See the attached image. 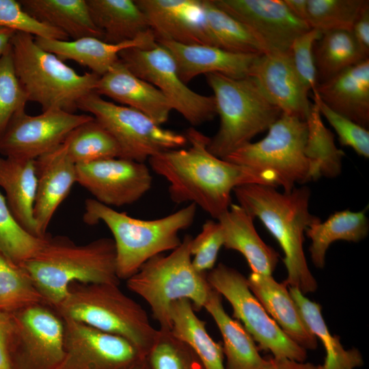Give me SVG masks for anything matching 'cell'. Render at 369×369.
<instances>
[{
  "instance_id": "6da1fadb",
  "label": "cell",
  "mask_w": 369,
  "mask_h": 369,
  "mask_svg": "<svg viewBox=\"0 0 369 369\" xmlns=\"http://www.w3.org/2000/svg\"><path fill=\"white\" fill-rule=\"evenodd\" d=\"M185 136L187 148L167 150L148 161L152 171L168 182L173 202L194 204L217 220L232 204L235 188L247 184L276 187L270 176L213 155L208 150L210 137L195 128Z\"/></svg>"
},
{
  "instance_id": "7a4b0ae2",
  "label": "cell",
  "mask_w": 369,
  "mask_h": 369,
  "mask_svg": "<svg viewBox=\"0 0 369 369\" xmlns=\"http://www.w3.org/2000/svg\"><path fill=\"white\" fill-rule=\"evenodd\" d=\"M233 193L238 205L253 219H260L280 245L287 270L283 283L303 295L316 291L318 284L303 247L306 229L320 219L310 213V189L295 187L279 192L274 187L247 184L235 188Z\"/></svg>"
},
{
  "instance_id": "3957f363",
  "label": "cell",
  "mask_w": 369,
  "mask_h": 369,
  "mask_svg": "<svg viewBox=\"0 0 369 369\" xmlns=\"http://www.w3.org/2000/svg\"><path fill=\"white\" fill-rule=\"evenodd\" d=\"M41 295L44 304L55 309L74 284H114L116 251L113 238H100L76 245L65 237L46 236L42 247L20 265Z\"/></svg>"
},
{
  "instance_id": "277c9868",
  "label": "cell",
  "mask_w": 369,
  "mask_h": 369,
  "mask_svg": "<svg viewBox=\"0 0 369 369\" xmlns=\"http://www.w3.org/2000/svg\"><path fill=\"white\" fill-rule=\"evenodd\" d=\"M194 204L165 217L152 220L132 217L94 199L85 201L83 221L89 225L102 222L110 230L115 246L117 275L127 279L151 258L180 245L178 234L193 222Z\"/></svg>"
},
{
  "instance_id": "5b68a950",
  "label": "cell",
  "mask_w": 369,
  "mask_h": 369,
  "mask_svg": "<svg viewBox=\"0 0 369 369\" xmlns=\"http://www.w3.org/2000/svg\"><path fill=\"white\" fill-rule=\"evenodd\" d=\"M74 320L130 341L146 357L158 333L144 308L114 284H74L55 309Z\"/></svg>"
},
{
  "instance_id": "8992f818",
  "label": "cell",
  "mask_w": 369,
  "mask_h": 369,
  "mask_svg": "<svg viewBox=\"0 0 369 369\" xmlns=\"http://www.w3.org/2000/svg\"><path fill=\"white\" fill-rule=\"evenodd\" d=\"M11 51L16 74L28 102L39 104L42 111L59 109L74 113L79 100L95 92L100 76L92 72L77 73L40 47L30 34L16 32Z\"/></svg>"
},
{
  "instance_id": "52a82bcc",
  "label": "cell",
  "mask_w": 369,
  "mask_h": 369,
  "mask_svg": "<svg viewBox=\"0 0 369 369\" xmlns=\"http://www.w3.org/2000/svg\"><path fill=\"white\" fill-rule=\"evenodd\" d=\"M192 238L191 235H185L169 254L151 258L126 279L127 288L148 304L161 330L171 329L172 303L187 299L199 311L204 308L212 290L206 273L197 271L192 265Z\"/></svg>"
},
{
  "instance_id": "ba28073f",
  "label": "cell",
  "mask_w": 369,
  "mask_h": 369,
  "mask_svg": "<svg viewBox=\"0 0 369 369\" xmlns=\"http://www.w3.org/2000/svg\"><path fill=\"white\" fill-rule=\"evenodd\" d=\"M213 92L220 124L208 150L215 156L228 155L269 129L282 115L250 77L232 78L219 73L205 75Z\"/></svg>"
},
{
  "instance_id": "9c48e42d",
  "label": "cell",
  "mask_w": 369,
  "mask_h": 369,
  "mask_svg": "<svg viewBox=\"0 0 369 369\" xmlns=\"http://www.w3.org/2000/svg\"><path fill=\"white\" fill-rule=\"evenodd\" d=\"M307 139L306 121L282 113L263 139L243 146L223 159L266 174L276 187L290 191L295 184L312 180Z\"/></svg>"
},
{
  "instance_id": "30bf717a",
  "label": "cell",
  "mask_w": 369,
  "mask_h": 369,
  "mask_svg": "<svg viewBox=\"0 0 369 369\" xmlns=\"http://www.w3.org/2000/svg\"><path fill=\"white\" fill-rule=\"evenodd\" d=\"M78 109L90 113L109 131L120 148V158L145 163L188 144L185 135L164 128L143 113L107 101L96 92L83 97Z\"/></svg>"
},
{
  "instance_id": "8fae6325",
  "label": "cell",
  "mask_w": 369,
  "mask_h": 369,
  "mask_svg": "<svg viewBox=\"0 0 369 369\" xmlns=\"http://www.w3.org/2000/svg\"><path fill=\"white\" fill-rule=\"evenodd\" d=\"M206 277L210 287L230 303L233 316L242 323L260 348L271 352L274 357L305 361L307 350L286 335L271 318L243 274L219 263Z\"/></svg>"
},
{
  "instance_id": "7c38bea8",
  "label": "cell",
  "mask_w": 369,
  "mask_h": 369,
  "mask_svg": "<svg viewBox=\"0 0 369 369\" xmlns=\"http://www.w3.org/2000/svg\"><path fill=\"white\" fill-rule=\"evenodd\" d=\"M119 59L134 74L156 87L172 109L192 126L200 125L217 115L213 96L191 90L180 78L171 54L157 42L150 48L124 49Z\"/></svg>"
},
{
  "instance_id": "4fadbf2b",
  "label": "cell",
  "mask_w": 369,
  "mask_h": 369,
  "mask_svg": "<svg viewBox=\"0 0 369 369\" xmlns=\"http://www.w3.org/2000/svg\"><path fill=\"white\" fill-rule=\"evenodd\" d=\"M12 369H57L64 355V323L57 312L38 303L13 313Z\"/></svg>"
},
{
  "instance_id": "5bb4252c",
  "label": "cell",
  "mask_w": 369,
  "mask_h": 369,
  "mask_svg": "<svg viewBox=\"0 0 369 369\" xmlns=\"http://www.w3.org/2000/svg\"><path fill=\"white\" fill-rule=\"evenodd\" d=\"M93 118L59 109L36 115L23 110L14 116L0 137V154L35 160L63 144L71 131Z\"/></svg>"
},
{
  "instance_id": "9a60e30c",
  "label": "cell",
  "mask_w": 369,
  "mask_h": 369,
  "mask_svg": "<svg viewBox=\"0 0 369 369\" xmlns=\"http://www.w3.org/2000/svg\"><path fill=\"white\" fill-rule=\"evenodd\" d=\"M64 355L57 369H127L146 358L130 341L63 319Z\"/></svg>"
},
{
  "instance_id": "2e32d148",
  "label": "cell",
  "mask_w": 369,
  "mask_h": 369,
  "mask_svg": "<svg viewBox=\"0 0 369 369\" xmlns=\"http://www.w3.org/2000/svg\"><path fill=\"white\" fill-rule=\"evenodd\" d=\"M76 166L77 182L94 200L111 208L136 202L152 184L150 169L145 163L109 158Z\"/></svg>"
},
{
  "instance_id": "e0dca14e",
  "label": "cell",
  "mask_w": 369,
  "mask_h": 369,
  "mask_svg": "<svg viewBox=\"0 0 369 369\" xmlns=\"http://www.w3.org/2000/svg\"><path fill=\"white\" fill-rule=\"evenodd\" d=\"M219 8L249 29L268 52H287L293 41L311 28L284 0H213Z\"/></svg>"
},
{
  "instance_id": "ac0fdd59",
  "label": "cell",
  "mask_w": 369,
  "mask_h": 369,
  "mask_svg": "<svg viewBox=\"0 0 369 369\" xmlns=\"http://www.w3.org/2000/svg\"><path fill=\"white\" fill-rule=\"evenodd\" d=\"M249 77L282 113L305 120L312 103L293 66L289 52H268L255 59Z\"/></svg>"
},
{
  "instance_id": "d6986e66",
  "label": "cell",
  "mask_w": 369,
  "mask_h": 369,
  "mask_svg": "<svg viewBox=\"0 0 369 369\" xmlns=\"http://www.w3.org/2000/svg\"><path fill=\"white\" fill-rule=\"evenodd\" d=\"M156 41L212 45L202 0H135Z\"/></svg>"
},
{
  "instance_id": "ffe728a7",
  "label": "cell",
  "mask_w": 369,
  "mask_h": 369,
  "mask_svg": "<svg viewBox=\"0 0 369 369\" xmlns=\"http://www.w3.org/2000/svg\"><path fill=\"white\" fill-rule=\"evenodd\" d=\"M35 165L37 189L33 215L39 237L45 238L56 210L77 182V166L64 143L35 159Z\"/></svg>"
},
{
  "instance_id": "44dd1931",
  "label": "cell",
  "mask_w": 369,
  "mask_h": 369,
  "mask_svg": "<svg viewBox=\"0 0 369 369\" xmlns=\"http://www.w3.org/2000/svg\"><path fill=\"white\" fill-rule=\"evenodd\" d=\"M156 42L171 54L180 78L186 84L200 74L210 73H219L232 78L247 77L258 56L232 53L206 44Z\"/></svg>"
},
{
  "instance_id": "7402d4cb",
  "label": "cell",
  "mask_w": 369,
  "mask_h": 369,
  "mask_svg": "<svg viewBox=\"0 0 369 369\" xmlns=\"http://www.w3.org/2000/svg\"><path fill=\"white\" fill-rule=\"evenodd\" d=\"M95 92L143 113L161 126L173 110L156 87L134 74L120 59L100 77Z\"/></svg>"
},
{
  "instance_id": "603a6c76",
  "label": "cell",
  "mask_w": 369,
  "mask_h": 369,
  "mask_svg": "<svg viewBox=\"0 0 369 369\" xmlns=\"http://www.w3.org/2000/svg\"><path fill=\"white\" fill-rule=\"evenodd\" d=\"M36 44L62 61L72 60L101 77L119 61L121 51L133 47L150 48L156 43L151 30L134 40L119 44L109 43L94 37L72 40H59L35 37Z\"/></svg>"
},
{
  "instance_id": "cb8c5ba5",
  "label": "cell",
  "mask_w": 369,
  "mask_h": 369,
  "mask_svg": "<svg viewBox=\"0 0 369 369\" xmlns=\"http://www.w3.org/2000/svg\"><path fill=\"white\" fill-rule=\"evenodd\" d=\"M315 92L335 112L367 128L369 125V59L340 72Z\"/></svg>"
},
{
  "instance_id": "d4e9b609",
  "label": "cell",
  "mask_w": 369,
  "mask_h": 369,
  "mask_svg": "<svg viewBox=\"0 0 369 369\" xmlns=\"http://www.w3.org/2000/svg\"><path fill=\"white\" fill-rule=\"evenodd\" d=\"M248 286L266 312L279 328L305 350H314L318 340L303 320L289 289L277 282L272 275L251 273Z\"/></svg>"
},
{
  "instance_id": "484cf974",
  "label": "cell",
  "mask_w": 369,
  "mask_h": 369,
  "mask_svg": "<svg viewBox=\"0 0 369 369\" xmlns=\"http://www.w3.org/2000/svg\"><path fill=\"white\" fill-rule=\"evenodd\" d=\"M254 219L241 206L231 204L217 221L223 234V246L241 253L251 273L272 275L279 254L267 245L256 232Z\"/></svg>"
},
{
  "instance_id": "4316f807",
  "label": "cell",
  "mask_w": 369,
  "mask_h": 369,
  "mask_svg": "<svg viewBox=\"0 0 369 369\" xmlns=\"http://www.w3.org/2000/svg\"><path fill=\"white\" fill-rule=\"evenodd\" d=\"M0 188L18 223L39 237L33 215L37 189L35 160L0 156Z\"/></svg>"
},
{
  "instance_id": "83f0119b",
  "label": "cell",
  "mask_w": 369,
  "mask_h": 369,
  "mask_svg": "<svg viewBox=\"0 0 369 369\" xmlns=\"http://www.w3.org/2000/svg\"><path fill=\"white\" fill-rule=\"evenodd\" d=\"M221 296L212 288L204 308L215 320L223 338L226 369H261L265 359L260 355L254 340L237 320L230 317Z\"/></svg>"
},
{
  "instance_id": "f1b7e54d",
  "label": "cell",
  "mask_w": 369,
  "mask_h": 369,
  "mask_svg": "<svg viewBox=\"0 0 369 369\" xmlns=\"http://www.w3.org/2000/svg\"><path fill=\"white\" fill-rule=\"evenodd\" d=\"M95 26L103 40L119 44L150 30L146 16L133 0H86Z\"/></svg>"
},
{
  "instance_id": "f546056e",
  "label": "cell",
  "mask_w": 369,
  "mask_h": 369,
  "mask_svg": "<svg viewBox=\"0 0 369 369\" xmlns=\"http://www.w3.org/2000/svg\"><path fill=\"white\" fill-rule=\"evenodd\" d=\"M23 9L36 20L59 29L72 40L94 37L102 33L90 16L86 0H20Z\"/></svg>"
},
{
  "instance_id": "4dcf8cb0",
  "label": "cell",
  "mask_w": 369,
  "mask_h": 369,
  "mask_svg": "<svg viewBox=\"0 0 369 369\" xmlns=\"http://www.w3.org/2000/svg\"><path fill=\"white\" fill-rule=\"evenodd\" d=\"M191 302L180 299L170 308L171 333L197 355L204 369H226L223 346L208 334L206 323L195 314Z\"/></svg>"
},
{
  "instance_id": "1f68e13d",
  "label": "cell",
  "mask_w": 369,
  "mask_h": 369,
  "mask_svg": "<svg viewBox=\"0 0 369 369\" xmlns=\"http://www.w3.org/2000/svg\"><path fill=\"white\" fill-rule=\"evenodd\" d=\"M366 209L358 212L350 210L337 211L325 221L312 223L305 230L311 240L309 247L311 260L316 268L322 269L330 245L336 241L358 242L368 233Z\"/></svg>"
},
{
  "instance_id": "d6a6232c",
  "label": "cell",
  "mask_w": 369,
  "mask_h": 369,
  "mask_svg": "<svg viewBox=\"0 0 369 369\" xmlns=\"http://www.w3.org/2000/svg\"><path fill=\"white\" fill-rule=\"evenodd\" d=\"M289 292L308 329L325 349L326 356L320 369H355L362 366L364 359L360 351L357 348L346 350L340 338L331 335L323 317L320 305L295 288H289Z\"/></svg>"
},
{
  "instance_id": "836d02e7",
  "label": "cell",
  "mask_w": 369,
  "mask_h": 369,
  "mask_svg": "<svg viewBox=\"0 0 369 369\" xmlns=\"http://www.w3.org/2000/svg\"><path fill=\"white\" fill-rule=\"evenodd\" d=\"M202 4L213 46L235 53L260 55L268 53L249 29L217 6L213 0H202Z\"/></svg>"
},
{
  "instance_id": "e575fe53",
  "label": "cell",
  "mask_w": 369,
  "mask_h": 369,
  "mask_svg": "<svg viewBox=\"0 0 369 369\" xmlns=\"http://www.w3.org/2000/svg\"><path fill=\"white\" fill-rule=\"evenodd\" d=\"M318 83L331 79L343 70L369 59L360 50L350 30L323 32L314 44Z\"/></svg>"
},
{
  "instance_id": "d590c367",
  "label": "cell",
  "mask_w": 369,
  "mask_h": 369,
  "mask_svg": "<svg viewBox=\"0 0 369 369\" xmlns=\"http://www.w3.org/2000/svg\"><path fill=\"white\" fill-rule=\"evenodd\" d=\"M305 121L308 125L305 152L311 164L312 180L323 176L329 178L338 176L344 153L336 147L333 135L323 124L314 102L311 105Z\"/></svg>"
},
{
  "instance_id": "8d00e7d4",
  "label": "cell",
  "mask_w": 369,
  "mask_h": 369,
  "mask_svg": "<svg viewBox=\"0 0 369 369\" xmlns=\"http://www.w3.org/2000/svg\"><path fill=\"white\" fill-rule=\"evenodd\" d=\"M64 143L76 165L120 158V148L109 131L94 118L71 131Z\"/></svg>"
},
{
  "instance_id": "74e56055",
  "label": "cell",
  "mask_w": 369,
  "mask_h": 369,
  "mask_svg": "<svg viewBox=\"0 0 369 369\" xmlns=\"http://www.w3.org/2000/svg\"><path fill=\"white\" fill-rule=\"evenodd\" d=\"M38 303L43 299L27 273L0 251V311L14 313Z\"/></svg>"
},
{
  "instance_id": "f35d334b",
  "label": "cell",
  "mask_w": 369,
  "mask_h": 369,
  "mask_svg": "<svg viewBox=\"0 0 369 369\" xmlns=\"http://www.w3.org/2000/svg\"><path fill=\"white\" fill-rule=\"evenodd\" d=\"M368 0H308L307 24L321 33L351 29Z\"/></svg>"
},
{
  "instance_id": "ab89813d",
  "label": "cell",
  "mask_w": 369,
  "mask_h": 369,
  "mask_svg": "<svg viewBox=\"0 0 369 369\" xmlns=\"http://www.w3.org/2000/svg\"><path fill=\"white\" fill-rule=\"evenodd\" d=\"M46 236L39 238L24 230L13 217L0 191V251L5 256L20 266L38 252Z\"/></svg>"
},
{
  "instance_id": "60d3db41",
  "label": "cell",
  "mask_w": 369,
  "mask_h": 369,
  "mask_svg": "<svg viewBox=\"0 0 369 369\" xmlns=\"http://www.w3.org/2000/svg\"><path fill=\"white\" fill-rule=\"evenodd\" d=\"M151 369H204L195 352L171 331L159 329L157 338L146 355Z\"/></svg>"
},
{
  "instance_id": "b9f144b4",
  "label": "cell",
  "mask_w": 369,
  "mask_h": 369,
  "mask_svg": "<svg viewBox=\"0 0 369 369\" xmlns=\"http://www.w3.org/2000/svg\"><path fill=\"white\" fill-rule=\"evenodd\" d=\"M27 102L14 70L10 47L0 56V137L14 116L25 110Z\"/></svg>"
},
{
  "instance_id": "7bdbcfd3",
  "label": "cell",
  "mask_w": 369,
  "mask_h": 369,
  "mask_svg": "<svg viewBox=\"0 0 369 369\" xmlns=\"http://www.w3.org/2000/svg\"><path fill=\"white\" fill-rule=\"evenodd\" d=\"M0 27L28 33L34 37L59 40L69 39L59 29L40 23L30 16L19 1L0 0Z\"/></svg>"
},
{
  "instance_id": "ee69618b",
  "label": "cell",
  "mask_w": 369,
  "mask_h": 369,
  "mask_svg": "<svg viewBox=\"0 0 369 369\" xmlns=\"http://www.w3.org/2000/svg\"><path fill=\"white\" fill-rule=\"evenodd\" d=\"M314 102L321 116L333 128L342 146L351 148L358 155L369 157V131L350 119L335 112L327 107L315 92H312Z\"/></svg>"
},
{
  "instance_id": "f6af8a7d",
  "label": "cell",
  "mask_w": 369,
  "mask_h": 369,
  "mask_svg": "<svg viewBox=\"0 0 369 369\" xmlns=\"http://www.w3.org/2000/svg\"><path fill=\"white\" fill-rule=\"evenodd\" d=\"M224 244L221 226L218 221L207 220L191 243V262L194 269L206 273L215 267L219 252Z\"/></svg>"
},
{
  "instance_id": "bcb514c9",
  "label": "cell",
  "mask_w": 369,
  "mask_h": 369,
  "mask_svg": "<svg viewBox=\"0 0 369 369\" xmlns=\"http://www.w3.org/2000/svg\"><path fill=\"white\" fill-rule=\"evenodd\" d=\"M321 34L320 31L310 29L297 37L288 51L295 70L308 92L314 91L318 85L313 49Z\"/></svg>"
},
{
  "instance_id": "7dc6e473",
  "label": "cell",
  "mask_w": 369,
  "mask_h": 369,
  "mask_svg": "<svg viewBox=\"0 0 369 369\" xmlns=\"http://www.w3.org/2000/svg\"><path fill=\"white\" fill-rule=\"evenodd\" d=\"M14 331L13 313L0 311V369H12L10 351Z\"/></svg>"
},
{
  "instance_id": "c3c4849f",
  "label": "cell",
  "mask_w": 369,
  "mask_h": 369,
  "mask_svg": "<svg viewBox=\"0 0 369 369\" xmlns=\"http://www.w3.org/2000/svg\"><path fill=\"white\" fill-rule=\"evenodd\" d=\"M354 39L364 55H369V3L365 6L351 29Z\"/></svg>"
},
{
  "instance_id": "681fc988",
  "label": "cell",
  "mask_w": 369,
  "mask_h": 369,
  "mask_svg": "<svg viewBox=\"0 0 369 369\" xmlns=\"http://www.w3.org/2000/svg\"><path fill=\"white\" fill-rule=\"evenodd\" d=\"M261 369H320V365L273 356L265 359Z\"/></svg>"
},
{
  "instance_id": "f907efd6",
  "label": "cell",
  "mask_w": 369,
  "mask_h": 369,
  "mask_svg": "<svg viewBox=\"0 0 369 369\" xmlns=\"http://www.w3.org/2000/svg\"><path fill=\"white\" fill-rule=\"evenodd\" d=\"M291 12L307 24L308 0H284ZM308 25V24H307Z\"/></svg>"
},
{
  "instance_id": "816d5d0a",
  "label": "cell",
  "mask_w": 369,
  "mask_h": 369,
  "mask_svg": "<svg viewBox=\"0 0 369 369\" xmlns=\"http://www.w3.org/2000/svg\"><path fill=\"white\" fill-rule=\"evenodd\" d=\"M16 32L0 27V56L8 51L11 47V40Z\"/></svg>"
},
{
  "instance_id": "f5cc1de1",
  "label": "cell",
  "mask_w": 369,
  "mask_h": 369,
  "mask_svg": "<svg viewBox=\"0 0 369 369\" xmlns=\"http://www.w3.org/2000/svg\"><path fill=\"white\" fill-rule=\"evenodd\" d=\"M127 369H151V368L146 357Z\"/></svg>"
}]
</instances>
